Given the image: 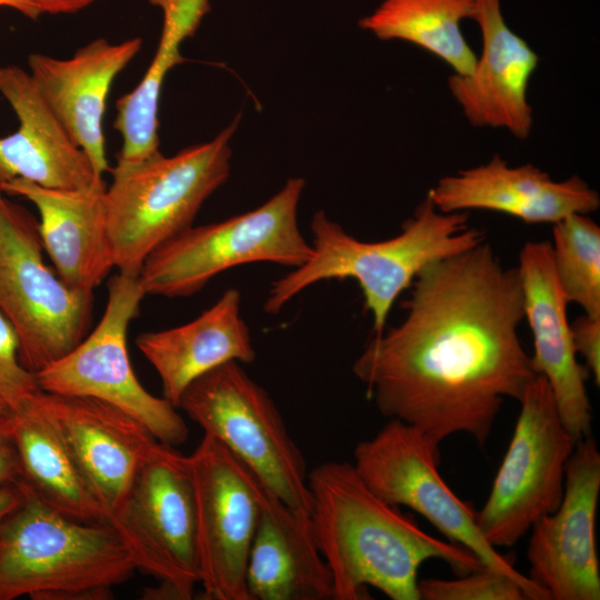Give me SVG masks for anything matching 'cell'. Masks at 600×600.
Wrapping results in <instances>:
<instances>
[{"instance_id": "obj_1", "label": "cell", "mask_w": 600, "mask_h": 600, "mask_svg": "<svg viewBox=\"0 0 600 600\" xmlns=\"http://www.w3.org/2000/svg\"><path fill=\"white\" fill-rule=\"evenodd\" d=\"M403 308L398 326L372 334L353 374L388 419L437 444L466 432L483 446L506 398L519 402L537 376L518 334V269L483 240L427 264Z\"/></svg>"}, {"instance_id": "obj_2", "label": "cell", "mask_w": 600, "mask_h": 600, "mask_svg": "<svg viewBox=\"0 0 600 600\" xmlns=\"http://www.w3.org/2000/svg\"><path fill=\"white\" fill-rule=\"evenodd\" d=\"M313 534L332 578L334 600H420L418 572L431 559L457 576L484 568L468 549L423 531L378 497L352 463L326 461L308 473Z\"/></svg>"}, {"instance_id": "obj_3", "label": "cell", "mask_w": 600, "mask_h": 600, "mask_svg": "<svg viewBox=\"0 0 600 600\" xmlns=\"http://www.w3.org/2000/svg\"><path fill=\"white\" fill-rule=\"evenodd\" d=\"M468 220V212L443 213L426 197L399 234L368 242L349 234L319 210L311 221L310 258L272 282L263 310L277 314L314 283L353 279L371 314L373 336H378L384 330L396 300L427 264L484 240L483 232L470 227Z\"/></svg>"}, {"instance_id": "obj_4", "label": "cell", "mask_w": 600, "mask_h": 600, "mask_svg": "<svg viewBox=\"0 0 600 600\" xmlns=\"http://www.w3.org/2000/svg\"><path fill=\"white\" fill-rule=\"evenodd\" d=\"M236 118L212 140L166 157L161 152L109 171L107 223L114 267L139 276L161 244L193 226L206 200L229 178Z\"/></svg>"}, {"instance_id": "obj_5", "label": "cell", "mask_w": 600, "mask_h": 600, "mask_svg": "<svg viewBox=\"0 0 600 600\" xmlns=\"http://www.w3.org/2000/svg\"><path fill=\"white\" fill-rule=\"evenodd\" d=\"M17 507L0 526V600H56L123 583L136 567L108 522H81L47 506L21 478Z\"/></svg>"}, {"instance_id": "obj_6", "label": "cell", "mask_w": 600, "mask_h": 600, "mask_svg": "<svg viewBox=\"0 0 600 600\" xmlns=\"http://www.w3.org/2000/svg\"><path fill=\"white\" fill-rule=\"evenodd\" d=\"M306 182L290 178L260 207L219 222L186 229L144 260L146 296L190 297L223 271L253 262L297 268L312 253L298 224Z\"/></svg>"}, {"instance_id": "obj_7", "label": "cell", "mask_w": 600, "mask_h": 600, "mask_svg": "<svg viewBox=\"0 0 600 600\" xmlns=\"http://www.w3.org/2000/svg\"><path fill=\"white\" fill-rule=\"evenodd\" d=\"M38 220L0 198V313L19 341L21 364L37 373L89 333L93 292L66 284L43 260Z\"/></svg>"}, {"instance_id": "obj_8", "label": "cell", "mask_w": 600, "mask_h": 600, "mask_svg": "<svg viewBox=\"0 0 600 600\" xmlns=\"http://www.w3.org/2000/svg\"><path fill=\"white\" fill-rule=\"evenodd\" d=\"M178 409L218 440L289 507L310 513L303 454L269 393L230 361L192 381Z\"/></svg>"}, {"instance_id": "obj_9", "label": "cell", "mask_w": 600, "mask_h": 600, "mask_svg": "<svg viewBox=\"0 0 600 600\" xmlns=\"http://www.w3.org/2000/svg\"><path fill=\"white\" fill-rule=\"evenodd\" d=\"M353 459L359 476L383 501L408 507L426 518L448 541L471 551L484 568L520 583L529 600H550L547 591L484 539L477 512L439 473V444L422 431L389 419L374 437L356 446Z\"/></svg>"}, {"instance_id": "obj_10", "label": "cell", "mask_w": 600, "mask_h": 600, "mask_svg": "<svg viewBox=\"0 0 600 600\" xmlns=\"http://www.w3.org/2000/svg\"><path fill=\"white\" fill-rule=\"evenodd\" d=\"M144 297L139 276L114 274L94 329L36 378L42 391L91 397L119 408L140 421L159 442L174 448L188 439L186 421L171 402L151 394L140 383L127 347L129 326Z\"/></svg>"}, {"instance_id": "obj_11", "label": "cell", "mask_w": 600, "mask_h": 600, "mask_svg": "<svg viewBox=\"0 0 600 600\" xmlns=\"http://www.w3.org/2000/svg\"><path fill=\"white\" fill-rule=\"evenodd\" d=\"M514 430L477 523L494 548L514 546L564 491L567 462L577 444L561 421L544 377L527 387Z\"/></svg>"}, {"instance_id": "obj_12", "label": "cell", "mask_w": 600, "mask_h": 600, "mask_svg": "<svg viewBox=\"0 0 600 600\" xmlns=\"http://www.w3.org/2000/svg\"><path fill=\"white\" fill-rule=\"evenodd\" d=\"M136 567L190 600L200 583L196 504L188 456L159 444L107 521Z\"/></svg>"}, {"instance_id": "obj_13", "label": "cell", "mask_w": 600, "mask_h": 600, "mask_svg": "<svg viewBox=\"0 0 600 600\" xmlns=\"http://www.w3.org/2000/svg\"><path fill=\"white\" fill-rule=\"evenodd\" d=\"M188 458L203 594L212 600H250L246 572L260 513L256 477L207 434Z\"/></svg>"}, {"instance_id": "obj_14", "label": "cell", "mask_w": 600, "mask_h": 600, "mask_svg": "<svg viewBox=\"0 0 600 600\" xmlns=\"http://www.w3.org/2000/svg\"><path fill=\"white\" fill-rule=\"evenodd\" d=\"M600 452L591 436L577 442L566 466L559 507L531 527L528 578L550 600H599L596 516Z\"/></svg>"}, {"instance_id": "obj_15", "label": "cell", "mask_w": 600, "mask_h": 600, "mask_svg": "<svg viewBox=\"0 0 600 600\" xmlns=\"http://www.w3.org/2000/svg\"><path fill=\"white\" fill-rule=\"evenodd\" d=\"M26 402L54 428L108 521L159 441L140 421L96 398L39 390Z\"/></svg>"}, {"instance_id": "obj_16", "label": "cell", "mask_w": 600, "mask_h": 600, "mask_svg": "<svg viewBox=\"0 0 600 600\" xmlns=\"http://www.w3.org/2000/svg\"><path fill=\"white\" fill-rule=\"evenodd\" d=\"M517 269L524 319L533 338L532 368L546 378L561 421L578 442L591 434L592 411L586 387L589 371L577 360L568 301L554 273L551 243L526 242Z\"/></svg>"}, {"instance_id": "obj_17", "label": "cell", "mask_w": 600, "mask_h": 600, "mask_svg": "<svg viewBox=\"0 0 600 600\" xmlns=\"http://www.w3.org/2000/svg\"><path fill=\"white\" fill-rule=\"evenodd\" d=\"M471 19L480 28L482 52L470 73L448 78L449 91L473 127L504 129L524 140L533 127L528 87L540 58L507 24L501 0H476Z\"/></svg>"}, {"instance_id": "obj_18", "label": "cell", "mask_w": 600, "mask_h": 600, "mask_svg": "<svg viewBox=\"0 0 600 600\" xmlns=\"http://www.w3.org/2000/svg\"><path fill=\"white\" fill-rule=\"evenodd\" d=\"M427 197L443 213L488 210L524 223H552L600 207V196L580 176L556 181L532 163L511 167L494 154L488 162L444 176Z\"/></svg>"}, {"instance_id": "obj_19", "label": "cell", "mask_w": 600, "mask_h": 600, "mask_svg": "<svg viewBox=\"0 0 600 600\" xmlns=\"http://www.w3.org/2000/svg\"><path fill=\"white\" fill-rule=\"evenodd\" d=\"M141 46L140 37L116 43L98 38L67 59L42 53L28 58L29 73L38 90L102 178L110 170L103 133L107 98L113 80Z\"/></svg>"}, {"instance_id": "obj_20", "label": "cell", "mask_w": 600, "mask_h": 600, "mask_svg": "<svg viewBox=\"0 0 600 600\" xmlns=\"http://www.w3.org/2000/svg\"><path fill=\"white\" fill-rule=\"evenodd\" d=\"M0 93L19 121L13 133L0 137V184L23 179L46 188L82 189L103 180L59 122L29 71L1 66Z\"/></svg>"}, {"instance_id": "obj_21", "label": "cell", "mask_w": 600, "mask_h": 600, "mask_svg": "<svg viewBox=\"0 0 600 600\" xmlns=\"http://www.w3.org/2000/svg\"><path fill=\"white\" fill-rule=\"evenodd\" d=\"M39 213L43 250L69 287L93 292L114 268L107 223L104 180L82 189L46 188L23 179L0 184Z\"/></svg>"}, {"instance_id": "obj_22", "label": "cell", "mask_w": 600, "mask_h": 600, "mask_svg": "<svg viewBox=\"0 0 600 600\" xmlns=\"http://www.w3.org/2000/svg\"><path fill=\"white\" fill-rule=\"evenodd\" d=\"M256 480L260 513L246 572L249 599H332L331 573L318 549L310 513L289 507Z\"/></svg>"}, {"instance_id": "obj_23", "label": "cell", "mask_w": 600, "mask_h": 600, "mask_svg": "<svg viewBox=\"0 0 600 600\" xmlns=\"http://www.w3.org/2000/svg\"><path fill=\"white\" fill-rule=\"evenodd\" d=\"M136 344L159 374L163 398L176 408L186 388L199 377L230 361L249 364L256 359L241 314V293L234 288L193 320L142 332Z\"/></svg>"}, {"instance_id": "obj_24", "label": "cell", "mask_w": 600, "mask_h": 600, "mask_svg": "<svg viewBox=\"0 0 600 600\" xmlns=\"http://www.w3.org/2000/svg\"><path fill=\"white\" fill-rule=\"evenodd\" d=\"M11 429L21 479L50 508L81 522H107L91 492L51 423L24 402L11 411Z\"/></svg>"}, {"instance_id": "obj_25", "label": "cell", "mask_w": 600, "mask_h": 600, "mask_svg": "<svg viewBox=\"0 0 600 600\" xmlns=\"http://www.w3.org/2000/svg\"><path fill=\"white\" fill-rule=\"evenodd\" d=\"M476 0H383L359 26L382 41L412 43L446 62L457 74L472 71L477 54L461 22L471 19Z\"/></svg>"}, {"instance_id": "obj_26", "label": "cell", "mask_w": 600, "mask_h": 600, "mask_svg": "<svg viewBox=\"0 0 600 600\" xmlns=\"http://www.w3.org/2000/svg\"><path fill=\"white\" fill-rule=\"evenodd\" d=\"M552 261L568 301L586 314L600 316V227L587 214L573 213L553 224Z\"/></svg>"}, {"instance_id": "obj_27", "label": "cell", "mask_w": 600, "mask_h": 600, "mask_svg": "<svg viewBox=\"0 0 600 600\" xmlns=\"http://www.w3.org/2000/svg\"><path fill=\"white\" fill-rule=\"evenodd\" d=\"M453 580L422 579L418 582L420 600H526L527 594L516 580L500 572L481 568Z\"/></svg>"}, {"instance_id": "obj_28", "label": "cell", "mask_w": 600, "mask_h": 600, "mask_svg": "<svg viewBox=\"0 0 600 600\" xmlns=\"http://www.w3.org/2000/svg\"><path fill=\"white\" fill-rule=\"evenodd\" d=\"M39 390L36 374L20 362L13 328L0 313V399L13 411Z\"/></svg>"}, {"instance_id": "obj_29", "label": "cell", "mask_w": 600, "mask_h": 600, "mask_svg": "<svg viewBox=\"0 0 600 600\" xmlns=\"http://www.w3.org/2000/svg\"><path fill=\"white\" fill-rule=\"evenodd\" d=\"M162 12V29L157 50L180 52L181 43L192 37L210 11L209 0H148Z\"/></svg>"}, {"instance_id": "obj_30", "label": "cell", "mask_w": 600, "mask_h": 600, "mask_svg": "<svg viewBox=\"0 0 600 600\" xmlns=\"http://www.w3.org/2000/svg\"><path fill=\"white\" fill-rule=\"evenodd\" d=\"M571 326L573 346L584 360V367L592 374L594 383H600V316L583 314Z\"/></svg>"}, {"instance_id": "obj_31", "label": "cell", "mask_w": 600, "mask_h": 600, "mask_svg": "<svg viewBox=\"0 0 600 600\" xmlns=\"http://www.w3.org/2000/svg\"><path fill=\"white\" fill-rule=\"evenodd\" d=\"M21 477L18 452L14 446L11 414L0 420V488L16 483Z\"/></svg>"}, {"instance_id": "obj_32", "label": "cell", "mask_w": 600, "mask_h": 600, "mask_svg": "<svg viewBox=\"0 0 600 600\" xmlns=\"http://www.w3.org/2000/svg\"><path fill=\"white\" fill-rule=\"evenodd\" d=\"M41 14H66L76 13L88 6L94 0H30Z\"/></svg>"}, {"instance_id": "obj_33", "label": "cell", "mask_w": 600, "mask_h": 600, "mask_svg": "<svg viewBox=\"0 0 600 600\" xmlns=\"http://www.w3.org/2000/svg\"><path fill=\"white\" fill-rule=\"evenodd\" d=\"M20 500V491L16 483L0 488V526L6 517L17 507Z\"/></svg>"}, {"instance_id": "obj_34", "label": "cell", "mask_w": 600, "mask_h": 600, "mask_svg": "<svg viewBox=\"0 0 600 600\" xmlns=\"http://www.w3.org/2000/svg\"><path fill=\"white\" fill-rule=\"evenodd\" d=\"M0 6L13 9L31 20H37L41 16L30 0H0Z\"/></svg>"}, {"instance_id": "obj_35", "label": "cell", "mask_w": 600, "mask_h": 600, "mask_svg": "<svg viewBox=\"0 0 600 600\" xmlns=\"http://www.w3.org/2000/svg\"><path fill=\"white\" fill-rule=\"evenodd\" d=\"M11 414V409L0 399V420L8 418Z\"/></svg>"}, {"instance_id": "obj_36", "label": "cell", "mask_w": 600, "mask_h": 600, "mask_svg": "<svg viewBox=\"0 0 600 600\" xmlns=\"http://www.w3.org/2000/svg\"><path fill=\"white\" fill-rule=\"evenodd\" d=\"M1 197H2V191H1V189H0V198H1Z\"/></svg>"}]
</instances>
